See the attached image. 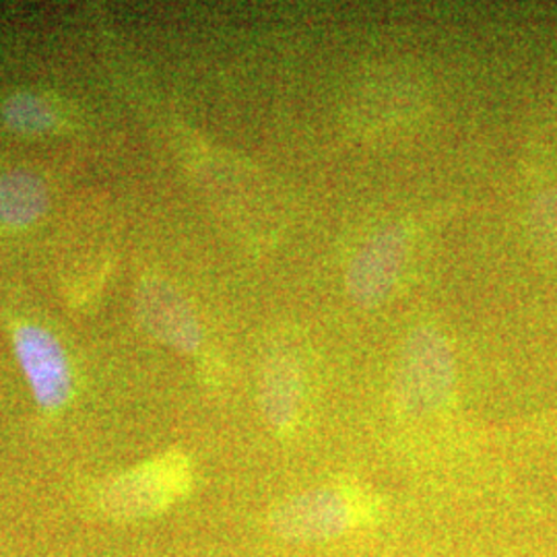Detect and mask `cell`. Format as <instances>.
<instances>
[{"mask_svg": "<svg viewBox=\"0 0 557 557\" xmlns=\"http://www.w3.org/2000/svg\"><path fill=\"white\" fill-rule=\"evenodd\" d=\"M380 504L356 487H324L278 504L269 527L285 541H329L374 522Z\"/></svg>", "mask_w": 557, "mask_h": 557, "instance_id": "6da1fadb", "label": "cell"}, {"mask_svg": "<svg viewBox=\"0 0 557 557\" xmlns=\"http://www.w3.org/2000/svg\"><path fill=\"white\" fill-rule=\"evenodd\" d=\"M193 469L184 455L170 453L110 479L100 492L101 512L119 522L153 518L190 492Z\"/></svg>", "mask_w": 557, "mask_h": 557, "instance_id": "7a4b0ae2", "label": "cell"}, {"mask_svg": "<svg viewBox=\"0 0 557 557\" xmlns=\"http://www.w3.org/2000/svg\"><path fill=\"white\" fill-rule=\"evenodd\" d=\"M13 347L36 403L44 411L62 409L73 395V374L59 338L38 324H21Z\"/></svg>", "mask_w": 557, "mask_h": 557, "instance_id": "3957f363", "label": "cell"}, {"mask_svg": "<svg viewBox=\"0 0 557 557\" xmlns=\"http://www.w3.org/2000/svg\"><path fill=\"white\" fill-rule=\"evenodd\" d=\"M139 314L149 333L178 347L195 349L199 343V329L182 299L163 283L149 281L140 287Z\"/></svg>", "mask_w": 557, "mask_h": 557, "instance_id": "277c9868", "label": "cell"}, {"mask_svg": "<svg viewBox=\"0 0 557 557\" xmlns=\"http://www.w3.org/2000/svg\"><path fill=\"white\" fill-rule=\"evenodd\" d=\"M48 209V188L32 172H9L0 176V223L27 227Z\"/></svg>", "mask_w": 557, "mask_h": 557, "instance_id": "5b68a950", "label": "cell"}, {"mask_svg": "<svg viewBox=\"0 0 557 557\" xmlns=\"http://www.w3.org/2000/svg\"><path fill=\"white\" fill-rule=\"evenodd\" d=\"M2 119L11 131L27 137L48 135L57 131L62 122L52 101L27 91L15 94L2 103Z\"/></svg>", "mask_w": 557, "mask_h": 557, "instance_id": "8992f818", "label": "cell"}, {"mask_svg": "<svg viewBox=\"0 0 557 557\" xmlns=\"http://www.w3.org/2000/svg\"><path fill=\"white\" fill-rule=\"evenodd\" d=\"M264 411L273 425L285 430L296 418L298 405V379L287 363H278L269 370L264 379Z\"/></svg>", "mask_w": 557, "mask_h": 557, "instance_id": "52a82bcc", "label": "cell"}]
</instances>
